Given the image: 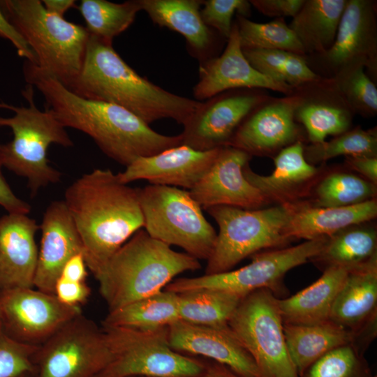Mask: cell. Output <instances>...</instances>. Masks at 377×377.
Here are the masks:
<instances>
[{"label": "cell", "mask_w": 377, "mask_h": 377, "mask_svg": "<svg viewBox=\"0 0 377 377\" xmlns=\"http://www.w3.org/2000/svg\"><path fill=\"white\" fill-rule=\"evenodd\" d=\"M23 74L26 82L36 87L43 96L47 108L65 128L87 134L106 156L125 167L138 158L182 145L179 134H161L120 106L80 96L27 60Z\"/></svg>", "instance_id": "1"}, {"label": "cell", "mask_w": 377, "mask_h": 377, "mask_svg": "<svg viewBox=\"0 0 377 377\" xmlns=\"http://www.w3.org/2000/svg\"><path fill=\"white\" fill-rule=\"evenodd\" d=\"M64 201L96 279L116 251L144 226L138 188L121 183L110 169L97 168L68 186Z\"/></svg>", "instance_id": "2"}, {"label": "cell", "mask_w": 377, "mask_h": 377, "mask_svg": "<svg viewBox=\"0 0 377 377\" xmlns=\"http://www.w3.org/2000/svg\"><path fill=\"white\" fill-rule=\"evenodd\" d=\"M71 91L85 98L120 106L149 125L164 118L184 125L200 103L142 77L123 60L112 43L91 34L81 72Z\"/></svg>", "instance_id": "3"}, {"label": "cell", "mask_w": 377, "mask_h": 377, "mask_svg": "<svg viewBox=\"0 0 377 377\" xmlns=\"http://www.w3.org/2000/svg\"><path fill=\"white\" fill-rule=\"evenodd\" d=\"M200 268L199 260L140 229L110 258L96 280L112 311L156 294L177 275Z\"/></svg>", "instance_id": "4"}, {"label": "cell", "mask_w": 377, "mask_h": 377, "mask_svg": "<svg viewBox=\"0 0 377 377\" xmlns=\"http://www.w3.org/2000/svg\"><path fill=\"white\" fill-rule=\"evenodd\" d=\"M0 8L36 58V65L71 89L83 65L90 34L49 13L39 0H3Z\"/></svg>", "instance_id": "5"}, {"label": "cell", "mask_w": 377, "mask_h": 377, "mask_svg": "<svg viewBox=\"0 0 377 377\" xmlns=\"http://www.w3.org/2000/svg\"><path fill=\"white\" fill-rule=\"evenodd\" d=\"M27 107H17L0 102L1 109L13 111L11 117H1L0 126L9 127L11 141L2 144L3 167L25 178L32 196L39 190L61 182V173L50 164L47 150L50 145L65 147L73 142L53 112L39 110L34 101V87L28 84L22 91Z\"/></svg>", "instance_id": "6"}, {"label": "cell", "mask_w": 377, "mask_h": 377, "mask_svg": "<svg viewBox=\"0 0 377 377\" xmlns=\"http://www.w3.org/2000/svg\"><path fill=\"white\" fill-rule=\"evenodd\" d=\"M205 210L216 221L219 231L205 274L230 271L262 249L283 248L291 241L285 234L290 203L261 209L219 205Z\"/></svg>", "instance_id": "7"}, {"label": "cell", "mask_w": 377, "mask_h": 377, "mask_svg": "<svg viewBox=\"0 0 377 377\" xmlns=\"http://www.w3.org/2000/svg\"><path fill=\"white\" fill-rule=\"evenodd\" d=\"M145 230L168 246H177L198 260L210 256L217 234L189 191L149 184L138 188Z\"/></svg>", "instance_id": "8"}, {"label": "cell", "mask_w": 377, "mask_h": 377, "mask_svg": "<svg viewBox=\"0 0 377 377\" xmlns=\"http://www.w3.org/2000/svg\"><path fill=\"white\" fill-rule=\"evenodd\" d=\"M111 359L97 377H198L206 362L173 350L168 327L152 330L103 327Z\"/></svg>", "instance_id": "9"}, {"label": "cell", "mask_w": 377, "mask_h": 377, "mask_svg": "<svg viewBox=\"0 0 377 377\" xmlns=\"http://www.w3.org/2000/svg\"><path fill=\"white\" fill-rule=\"evenodd\" d=\"M278 299L267 289L246 295L228 325L252 357L260 377H300L287 349Z\"/></svg>", "instance_id": "10"}, {"label": "cell", "mask_w": 377, "mask_h": 377, "mask_svg": "<svg viewBox=\"0 0 377 377\" xmlns=\"http://www.w3.org/2000/svg\"><path fill=\"white\" fill-rule=\"evenodd\" d=\"M326 241L327 239L307 240L293 246L258 252L251 256L249 264L237 269L177 279L164 289L181 293L211 288L230 292L241 297L259 289H267L278 297L287 293L283 283L285 274L291 269L310 261L322 250Z\"/></svg>", "instance_id": "11"}, {"label": "cell", "mask_w": 377, "mask_h": 377, "mask_svg": "<svg viewBox=\"0 0 377 377\" xmlns=\"http://www.w3.org/2000/svg\"><path fill=\"white\" fill-rule=\"evenodd\" d=\"M111 359L105 334L82 313L38 346L33 377H97Z\"/></svg>", "instance_id": "12"}, {"label": "cell", "mask_w": 377, "mask_h": 377, "mask_svg": "<svg viewBox=\"0 0 377 377\" xmlns=\"http://www.w3.org/2000/svg\"><path fill=\"white\" fill-rule=\"evenodd\" d=\"M318 76L333 78L341 72L362 66L377 82V1L347 0L335 40L318 55L305 56Z\"/></svg>", "instance_id": "13"}, {"label": "cell", "mask_w": 377, "mask_h": 377, "mask_svg": "<svg viewBox=\"0 0 377 377\" xmlns=\"http://www.w3.org/2000/svg\"><path fill=\"white\" fill-rule=\"evenodd\" d=\"M34 288L0 290V323L14 339L40 346L82 312Z\"/></svg>", "instance_id": "14"}, {"label": "cell", "mask_w": 377, "mask_h": 377, "mask_svg": "<svg viewBox=\"0 0 377 377\" xmlns=\"http://www.w3.org/2000/svg\"><path fill=\"white\" fill-rule=\"evenodd\" d=\"M271 95L262 89H235L200 102L183 125L182 145L198 151L227 146L244 119Z\"/></svg>", "instance_id": "15"}, {"label": "cell", "mask_w": 377, "mask_h": 377, "mask_svg": "<svg viewBox=\"0 0 377 377\" xmlns=\"http://www.w3.org/2000/svg\"><path fill=\"white\" fill-rule=\"evenodd\" d=\"M294 94L270 96L244 119L227 146L250 156H269L296 142H304L305 131L295 117Z\"/></svg>", "instance_id": "16"}, {"label": "cell", "mask_w": 377, "mask_h": 377, "mask_svg": "<svg viewBox=\"0 0 377 377\" xmlns=\"http://www.w3.org/2000/svg\"><path fill=\"white\" fill-rule=\"evenodd\" d=\"M251 156L231 146L221 147L207 172L188 191L202 209L224 205L256 209L267 198L244 177Z\"/></svg>", "instance_id": "17"}, {"label": "cell", "mask_w": 377, "mask_h": 377, "mask_svg": "<svg viewBox=\"0 0 377 377\" xmlns=\"http://www.w3.org/2000/svg\"><path fill=\"white\" fill-rule=\"evenodd\" d=\"M198 71L193 96L200 101L235 89H262L284 95L293 91L292 87L272 80L251 66L243 53L235 22L223 52L200 62Z\"/></svg>", "instance_id": "18"}, {"label": "cell", "mask_w": 377, "mask_h": 377, "mask_svg": "<svg viewBox=\"0 0 377 377\" xmlns=\"http://www.w3.org/2000/svg\"><path fill=\"white\" fill-rule=\"evenodd\" d=\"M295 117L310 143L325 141L350 129L355 113L332 78L316 79L293 88Z\"/></svg>", "instance_id": "19"}, {"label": "cell", "mask_w": 377, "mask_h": 377, "mask_svg": "<svg viewBox=\"0 0 377 377\" xmlns=\"http://www.w3.org/2000/svg\"><path fill=\"white\" fill-rule=\"evenodd\" d=\"M167 330L173 350L209 358L246 377H260L252 357L228 325H203L178 320Z\"/></svg>", "instance_id": "20"}, {"label": "cell", "mask_w": 377, "mask_h": 377, "mask_svg": "<svg viewBox=\"0 0 377 377\" xmlns=\"http://www.w3.org/2000/svg\"><path fill=\"white\" fill-rule=\"evenodd\" d=\"M220 148L198 151L180 145L155 155L138 158L117 175L125 184L145 179L153 185L190 191L213 164Z\"/></svg>", "instance_id": "21"}, {"label": "cell", "mask_w": 377, "mask_h": 377, "mask_svg": "<svg viewBox=\"0 0 377 377\" xmlns=\"http://www.w3.org/2000/svg\"><path fill=\"white\" fill-rule=\"evenodd\" d=\"M39 229L41 237L34 287L54 294L55 282L64 264L73 256L83 253V246L64 200L47 206Z\"/></svg>", "instance_id": "22"}, {"label": "cell", "mask_w": 377, "mask_h": 377, "mask_svg": "<svg viewBox=\"0 0 377 377\" xmlns=\"http://www.w3.org/2000/svg\"><path fill=\"white\" fill-rule=\"evenodd\" d=\"M39 230L28 214L7 213L0 216V290L34 288Z\"/></svg>", "instance_id": "23"}, {"label": "cell", "mask_w": 377, "mask_h": 377, "mask_svg": "<svg viewBox=\"0 0 377 377\" xmlns=\"http://www.w3.org/2000/svg\"><path fill=\"white\" fill-rule=\"evenodd\" d=\"M154 22L182 34L188 52L199 62L216 57L219 44L215 31L207 27L200 15V0H138Z\"/></svg>", "instance_id": "24"}, {"label": "cell", "mask_w": 377, "mask_h": 377, "mask_svg": "<svg viewBox=\"0 0 377 377\" xmlns=\"http://www.w3.org/2000/svg\"><path fill=\"white\" fill-rule=\"evenodd\" d=\"M290 205L285 234L291 240L326 239L347 227L369 221L377 215V202L374 199L342 207Z\"/></svg>", "instance_id": "25"}, {"label": "cell", "mask_w": 377, "mask_h": 377, "mask_svg": "<svg viewBox=\"0 0 377 377\" xmlns=\"http://www.w3.org/2000/svg\"><path fill=\"white\" fill-rule=\"evenodd\" d=\"M377 318V256L348 271L330 319L353 332Z\"/></svg>", "instance_id": "26"}, {"label": "cell", "mask_w": 377, "mask_h": 377, "mask_svg": "<svg viewBox=\"0 0 377 377\" xmlns=\"http://www.w3.org/2000/svg\"><path fill=\"white\" fill-rule=\"evenodd\" d=\"M304 147V142L298 141L282 149L275 156L274 169L269 175L254 172L249 163L244 168V175L268 200L289 203L290 198L318 172L317 168L306 160Z\"/></svg>", "instance_id": "27"}, {"label": "cell", "mask_w": 377, "mask_h": 377, "mask_svg": "<svg viewBox=\"0 0 377 377\" xmlns=\"http://www.w3.org/2000/svg\"><path fill=\"white\" fill-rule=\"evenodd\" d=\"M343 267H329L322 276L293 296L278 299L283 323L311 325L330 319L335 298L348 274Z\"/></svg>", "instance_id": "28"}, {"label": "cell", "mask_w": 377, "mask_h": 377, "mask_svg": "<svg viewBox=\"0 0 377 377\" xmlns=\"http://www.w3.org/2000/svg\"><path fill=\"white\" fill-rule=\"evenodd\" d=\"M283 333L299 376L326 353L351 342L350 332L330 319L311 325L283 323Z\"/></svg>", "instance_id": "29"}, {"label": "cell", "mask_w": 377, "mask_h": 377, "mask_svg": "<svg viewBox=\"0 0 377 377\" xmlns=\"http://www.w3.org/2000/svg\"><path fill=\"white\" fill-rule=\"evenodd\" d=\"M347 0H304L289 24L305 56L327 52L334 43Z\"/></svg>", "instance_id": "30"}, {"label": "cell", "mask_w": 377, "mask_h": 377, "mask_svg": "<svg viewBox=\"0 0 377 377\" xmlns=\"http://www.w3.org/2000/svg\"><path fill=\"white\" fill-rule=\"evenodd\" d=\"M362 224L347 227L328 237L310 261L323 270L334 267L350 270L376 256V230Z\"/></svg>", "instance_id": "31"}, {"label": "cell", "mask_w": 377, "mask_h": 377, "mask_svg": "<svg viewBox=\"0 0 377 377\" xmlns=\"http://www.w3.org/2000/svg\"><path fill=\"white\" fill-rule=\"evenodd\" d=\"M178 320V295L164 290L108 311L102 327L152 330L168 327Z\"/></svg>", "instance_id": "32"}, {"label": "cell", "mask_w": 377, "mask_h": 377, "mask_svg": "<svg viewBox=\"0 0 377 377\" xmlns=\"http://www.w3.org/2000/svg\"><path fill=\"white\" fill-rule=\"evenodd\" d=\"M177 294L179 320L203 325H228L243 298L230 292L211 288Z\"/></svg>", "instance_id": "33"}, {"label": "cell", "mask_w": 377, "mask_h": 377, "mask_svg": "<svg viewBox=\"0 0 377 377\" xmlns=\"http://www.w3.org/2000/svg\"><path fill=\"white\" fill-rule=\"evenodd\" d=\"M77 8L89 33L110 43L132 24L137 13L141 10L138 0L120 3L106 0H82Z\"/></svg>", "instance_id": "34"}, {"label": "cell", "mask_w": 377, "mask_h": 377, "mask_svg": "<svg viewBox=\"0 0 377 377\" xmlns=\"http://www.w3.org/2000/svg\"><path fill=\"white\" fill-rule=\"evenodd\" d=\"M251 66L264 75L293 88L316 79L305 56L277 50H242Z\"/></svg>", "instance_id": "35"}, {"label": "cell", "mask_w": 377, "mask_h": 377, "mask_svg": "<svg viewBox=\"0 0 377 377\" xmlns=\"http://www.w3.org/2000/svg\"><path fill=\"white\" fill-rule=\"evenodd\" d=\"M235 22L242 50H277L305 56L301 43L284 18L258 23L237 14Z\"/></svg>", "instance_id": "36"}, {"label": "cell", "mask_w": 377, "mask_h": 377, "mask_svg": "<svg viewBox=\"0 0 377 377\" xmlns=\"http://www.w3.org/2000/svg\"><path fill=\"white\" fill-rule=\"evenodd\" d=\"M376 185L355 174L335 172L324 177L315 190V207H342L374 199Z\"/></svg>", "instance_id": "37"}, {"label": "cell", "mask_w": 377, "mask_h": 377, "mask_svg": "<svg viewBox=\"0 0 377 377\" xmlns=\"http://www.w3.org/2000/svg\"><path fill=\"white\" fill-rule=\"evenodd\" d=\"M304 154L311 165L339 156L377 157L376 127L365 130L357 126L334 136L330 141L304 145Z\"/></svg>", "instance_id": "38"}, {"label": "cell", "mask_w": 377, "mask_h": 377, "mask_svg": "<svg viewBox=\"0 0 377 377\" xmlns=\"http://www.w3.org/2000/svg\"><path fill=\"white\" fill-rule=\"evenodd\" d=\"M355 114L371 117L377 114L376 84L362 66L348 68L332 78Z\"/></svg>", "instance_id": "39"}, {"label": "cell", "mask_w": 377, "mask_h": 377, "mask_svg": "<svg viewBox=\"0 0 377 377\" xmlns=\"http://www.w3.org/2000/svg\"><path fill=\"white\" fill-rule=\"evenodd\" d=\"M300 377H376L364 358L347 344L326 353Z\"/></svg>", "instance_id": "40"}, {"label": "cell", "mask_w": 377, "mask_h": 377, "mask_svg": "<svg viewBox=\"0 0 377 377\" xmlns=\"http://www.w3.org/2000/svg\"><path fill=\"white\" fill-rule=\"evenodd\" d=\"M38 346L14 339L0 323V377H20L33 374Z\"/></svg>", "instance_id": "41"}, {"label": "cell", "mask_w": 377, "mask_h": 377, "mask_svg": "<svg viewBox=\"0 0 377 377\" xmlns=\"http://www.w3.org/2000/svg\"><path fill=\"white\" fill-rule=\"evenodd\" d=\"M251 3L246 0L202 1L200 15L205 24L226 40L229 38L235 13L247 17L251 13Z\"/></svg>", "instance_id": "42"}, {"label": "cell", "mask_w": 377, "mask_h": 377, "mask_svg": "<svg viewBox=\"0 0 377 377\" xmlns=\"http://www.w3.org/2000/svg\"><path fill=\"white\" fill-rule=\"evenodd\" d=\"M91 294L86 282L74 281L58 277L54 287V295L62 304L72 307H80Z\"/></svg>", "instance_id": "43"}, {"label": "cell", "mask_w": 377, "mask_h": 377, "mask_svg": "<svg viewBox=\"0 0 377 377\" xmlns=\"http://www.w3.org/2000/svg\"><path fill=\"white\" fill-rule=\"evenodd\" d=\"M263 15L274 18H284L296 15L304 0H251L249 1Z\"/></svg>", "instance_id": "44"}, {"label": "cell", "mask_w": 377, "mask_h": 377, "mask_svg": "<svg viewBox=\"0 0 377 377\" xmlns=\"http://www.w3.org/2000/svg\"><path fill=\"white\" fill-rule=\"evenodd\" d=\"M2 144L0 142V206L8 213L29 214L31 205L15 195L2 172Z\"/></svg>", "instance_id": "45"}, {"label": "cell", "mask_w": 377, "mask_h": 377, "mask_svg": "<svg viewBox=\"0 0 377 377\" xmlns=\"http://www.w3.org/2000/svg\"><path fill=\"white\" fill-rule=\"evenodd\" d=\"M0 37L8 40L16 48L20 57L36 64V58L23 36L8 20L0 8Z\"/></svg>", "instance_id": "46"}, {"label": "cell", "mask_w": 377, "mask_h": 377, "mask_svg": "<svg viewBox=\"0 0 377 377\" xmlns=\"http://www.w3.org/2000/svg\"><path fill=\"white\" fill-rule=\"evenodd\" d=\"M350 345L361 355L369 347L377 337V318L368 321L355 331L350 332Z\"/></svg>", "instance_id": "47"}, {"label": "cell", "mask_w": 377, "mask_h": 377, "mask_svg": "<svg viewBox=\"0 0 377 377\" xmlns=\"http://www.w3.org/2000/svg\"><path fill=\"white\" fill-rule=\"evenodd\" d=\"M346 165L357 171L374 185L377 184V157L355 156H346Z\"/></svg>", "instance_id": "48"}, {"label": "cell", "mask_w": 377, "mask_h": 377, "mask_svg": "<svg viewBox=\"0 0 377 377\" xmlns=\"http://www.w3.org/2000/svg\"><path fill=\"white\" fill-rule=\"evenodd\" d=\"M87 269L84 254L79 253L67 260L59 277L74 281L86 282L88 275Z\"/></svg>", "instance_id": "49"}, {"label": "cell", "mask_w": 377, "mask_h": 377, "mask_svg": "<svg viewBox=\"0 0 377 377\" xmlns=\"http://www.w3.org/2000/svg\"><path fill=\"white\" fill-rule=\"evenodd\" d=\"M198 377H246L242 376L228 366L214 361L207 363L203 372Z\"/></svg>", "instance_id": "50"}, {"label": "cell", "mask_w": 377, "mask_h": 377, "mask_svg": "<svg viewBox=\"0 0 377 377\" xmlns=\"http://www.w3.org/2000/svg\"><path fill=\"white\" fill-rule=\"evenodd\" d=\"M42 3L49 13L61 17H64L69 9L75 7L74 0H44Z\"/></svg>", "instance_id": "51"}, {"label": "cell", "mask_w": 377, "mask_h": 377, "mask_svg": "<svg viewBox=\"0 0 377 377\" xmlns=\"http://www.w3.org/2000/svg\"><path fill=\"white\" fill-rule=\"evenodd\" d=\"M20 377H33V375L32 374H27L22 375Z\"/></svg>", "instance_id": "52"}]
</instances>
